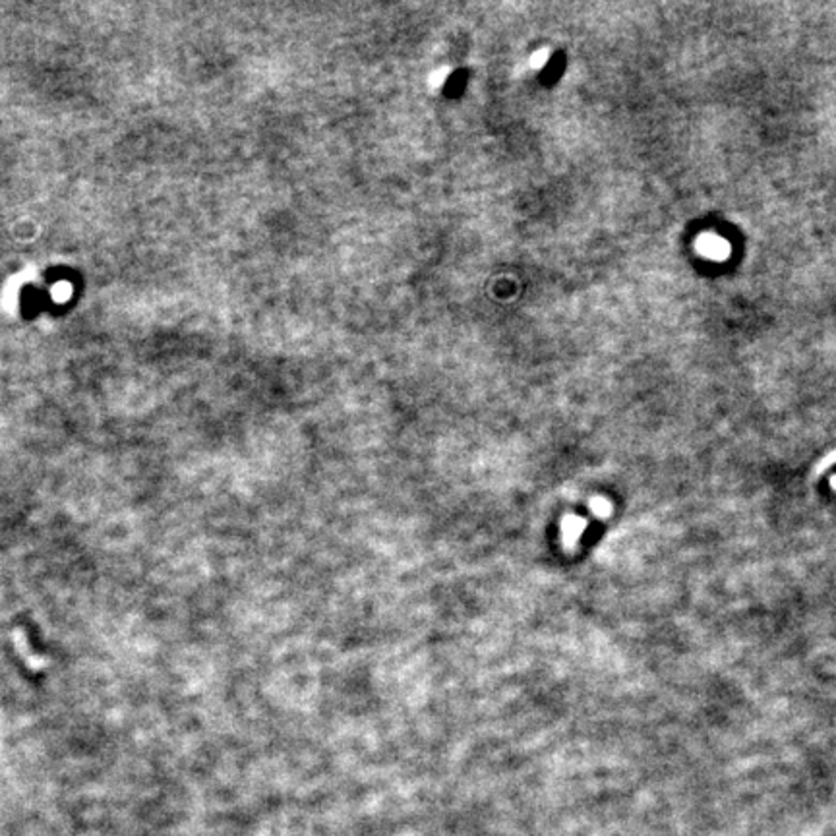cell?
Returning a JSON list of instances; mask_svg holds the SVG:
<instances>
[{"label":"cell","mask_w":836,"mask_h":836,"mask_svg":"<svg viewBox=\"0 0 836 836\" xmlns=\"http://www.w3.org/2000/svg\"><path fill=\"white\" fill-rule=\"evenodd\" d=\"M697 252L709 260H726L730 256V244L719 234H703L697 240Z\"/></svg>","instance_id":"1"},{"label":"cell","mask_w":836,"mask_h":836,"mask_svg":"<svg viewBox=\"0 0 836 836\" xmlns=\"http://www.w3.org/2000/svg\"><path fill=\"white\" fill-rule=\"evenodd\" d=\"M548 58H550V51L548 49H539L536 53L531 56V66L534 68V70H540V68H544L546 64H548Z\"/></svg>","instance_id":"2"},{"label":"cell","mask_w":836,"mask_h":836,"mask_svg":"<svg viewBox=\"0 0 836 836\" xmlns=\"http://www.w3.org/2000/svg\"><path fill=\"white\" fill-rule=\"evenodd\" d=\"M450 74H451V70L448 68V66H441L440 70H436V72L430 76V88H436V90L441 88V85H443V81L450 78Z\"/></svg>","instance_id":"3"}]
</instances>
